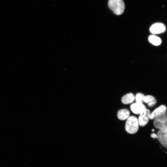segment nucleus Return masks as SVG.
Wrapping results in <instances>:
<instances>
[{
  "label": "nucleus",
  "instance_id": "10",
  "mask_svg": "<svg viewBox=\"0 0 167 167\" xmlns=\"http://www.w3.org/2000/svg\"><path fill=\"white\" fill-rule=\"evenodd\" d=\"M130 112L127 109H122L118 111L117 116L118 118L121 120L127 119L130 117Z\"/></svg>",
  "mask_w": 167,
  "mask_h": 167
},
{
  "label": "nucleus",
  "instance_id": "7",
  "mask_svg": "<svg viewBox=\"0 0 167 167\" xmlns=\"http://www.w3.org/2000/svg\"><path fill=\"white\" fill-rule=\"evenodd\" d=\"M130 109L134 113L140 115L146 108L143 103L136 102L131 105Z\"/></svg>",
  "mask_w": 167,
  "mask_h": 167
},
{
  "label": "nucleus",
  "instance_id": "15",
  "mask_svg": "<svg viewBox=\"0 0 167 167\" xmlns=\"http://www.w3.org/2000/svg\"><path fill=\"white\" fill-rule=\"evenodd\" d=\"M152 132H154V129H152Z\"/></svg>",
  "mask_w": 167,
  "mask_h": 167
},
{
  "label": "nucleus",
  "instance_id": "4",
  "mask_svg": "<svg viewBox=\"0 0 167 167\" xmlns=\"http://www.w3.org/2000/svg\"><path fill=\"white\" fill-rule=\"evenodd\" d=\"M151 114L150 111L146 108L140 114L138 119L140 126L144 127L147 124L150 119Z\"/></svg>",
  "mask_w": 167,
  "mask_h": 167
},
{
  "label": "nucleus",
  "instance_id": "13",
  "mask_svg": "<svg viewBox=\"0 0 167 167\" xmlns=\"http://www.w3.org/2000/svg\"><path fill=\"white\" fill-rule=\"evenodd\" d=\"M145 96L141 93L137 94L135 96V100L137 102L143 103Z\"/></svg>",
  "mask_w": 167,
  "mask_h": 167
},
{
  "label": "nucleus",
  "instance_id": "5",
  "mask_svg": "<svg viewBox=\"0 0 167 167\" xmlns=\"http://www.w3.org/2000/svg\"><path fill=\"white\" fill-rule=\"evenodd\" d=\"M166 30L165 25L162 23L157 22L153 24L150 28V31L153 34H158L164 32Z\"/></svg>",
  "mask_w": 167,
  "mask_h": 167
},
{
  "label": "nucleus",
  "instance_id": "8",
  "mask_svg": "<svg viewBox=\"0 0 167 167\" xmlns=\"http://www.w3.org/2000/svg\"><path fill=\"white\" fill-rule=\"evenodd\" d=\"M166 107L164 105H161L151 113L150 119H154L167 111Z\"/></svg>",
  "mask_w": 167,
  "mask_h": 167
},
{
  "label": "nucleus",
  "instance_id": "12",
  "mask_svg": "<svg viewBox=\"0 0 167 167\" xmlns=\"http://www.w3.org/2000/svg\"><path fill=\"white\" fill-rule=\"evenodd\" d=\"M150 42L153 45L158 46L161 43V40L160 38L155 35H151L149 37Z\"/></svg>",
  "mask_w": 167,
  "mask_h": 167
},
{
  "label": "nucleus",
  "instance_id": "2",
  "mask_svg": "<svg viewBox=\"0 0 167 167\" xmlns=\"http://www.w3.org/2000/svg\"><path fill=\"white\" fill-rule=\"evenodd\" d=\"M108 6L114 13L117 15L122 14L125 7L123 0H109Z\"/></svg>",
  "mask_w": 167,
  "mask_h": 167
},
{
  "label": "nucleus",
  "instance_id": "14",
  "mask_svg": "<svg viewBox=\"0 0 167 167\" xmlns=\"http://www.w3.org/2000/svg\"><path fill=\"white\" fill-rule=\"evenodd\" d=\"M151 137L153 138H157V135L155 133H153L151 135Z\"/></svg>",
  "mask_w": 167,
  "mask_h": 167
},
{
  "label": "nucleus",
  "instance_id": "1",
  "mask_svg": "<svg viewBox=\"0 0 167 167\" xmlns=\"http://www.w3.org/2000/svg\"><path fill=\"white\" fill-rule=\"evenodd\" d=\"M139 125L138 119L137 117L133 116H130L125 124V130L130 134H134L138 131Z\"/></svg>",
  "mask_w": 167,
  "mask_h": 167
},
{
  "label": "nucleus",
  "instance_id": "11",
  "mask_svg": "<svg viewBox=\"0 0 167 167\" xmlns=\"http://www.w3.org/2000/svg\"><path fill=\"white\" fill-rule=\"evenodd\" d=\"M144 102L147 103L150 107H153L157 103V100L153 96L147 95L145 96L144 99Z\"/></svg>",
  "mask_w": 167,
  "mask_h": 167
},
{
  "label": "nucleus",
  "instance_id": "6",
  "mask_svg": "<svg viewBox=\"0 0 167 167\" xmlns=\"http://www.w3.org/2000/svg\"><path fill=\"white\" fill-rule=\"evenodd\" d=\"M157 134V139L160 143L167 149V128L159 130Z\"/></svg>",
  "mask_w": 167,
  "mask_h": 167
},
{
  "label": "nucleus",
  "instance_id": "9",
  "mask_svg": "<svg viewBox=\"0 0 167 167\" xmlns=\"http://www.w3.org/2000/svg\"><path fill=\"white\" fill-rule=\"evenodd\" d=\"M135 100V96L134 94L130 93L123 96L121 99L124 104H128L134 102Z\"/></svg>",
  "mask_w": 167,
  "mask_h": 167
},
{
  "label": "nucleus",
  "instance_id": "3",
  "mask_svg": "<svg viewBox=\"0 0 167 167\" xmlns=\"http://www.w3.org/2000/svg\"><path fill=\"white\" fill-rule=\"evenodd\" d=\"M154 126L159 130L167 128V111L154 119Z\"/></svg>",
  "mask_w": 167,
  "mask_h": 167
}]
</instances>
